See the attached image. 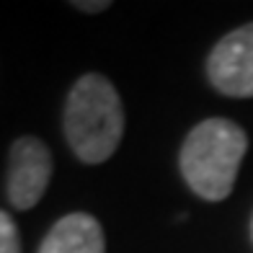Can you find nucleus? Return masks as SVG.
<instances>
[{
	"label": "nucleus",
	"instance_id": "f257e3e1",
	"mask_svg": "<svg viewBox=\"0 0 253 253\" xmlns=\"http://www.w3.org/2000/svg\"><path fill=\"white\" fill-rule=\"evenodd\" d=\"M62 124L78 160L88 166L106 163L124 137V106L111 80L101 73L80 75L67 93Z\"/></svg>",
	"mask_w": 253,
	"mask_h": 253
},
{
	"label": "nucleus",
	"instance_id": "f03ea898",
	"mask_svg": "<svg viewBox=\"0 0 253 253\" xmlns=\"http://www.w3.org/2000/svg\"><path fill=\"white\" fill-rule=\"evenodd\" d=\"M248 150V134L235 122L212 117L186 134L178 153V168L186 186L204 202H222L235 186Z\"/></svg>",
	"mask_w": 253,
	"mask_h": 253
},
{
	"label": "nucleus",
	"instance_id": "7ed1b4c3",
	"mask_svg": "<svg viewBox=\"0 0 253 253\" xmlns=\"http://www.w3.org/2000/svg\"><path fill=\"white\" fill-rule=\"evenodd\" d=\"M207 78L225 96L253 98V24L233 29L207 57Z\"/></svg>",
	"mask_w": 253,
	"mask_h": 253
},
{
	"label": "nucleus",
	"instance_id": "20e7f679",
	"mask_svg": "<svg viewBox=\"0 0 253 253\" xmlns=\"http://www.w3.org/2000/svg\"><path fill=\"white\" fill-rule=\"evenodd\" d=\"M52 178V153L39 137L24 134L8 153V202L16 210L37 207Z\"/></svg>",
	"mask_w": 253,
	"mask_h": 253
},
{
	"label": "nucleus",
	"instance_id": "39448f33",
	"mask_svg": "<svg viewBox=\"0 0 253 253\" xmlns=\"http://www.w3.org/2000/svg\"><path fill=\"white\" fill-rule=\"evenodd\" d=\"M39 253H106L103 227L93 214H65L44 235Z\"/></svg>",
	"mask_w": 253,
	"mask_h": 253
},
{
	"label": "nucleus",
	"instance_id": "423d86ee",
	"mask_svg": "<svg viewBox=\"0 0 253 253\" xmlns=\"http://www.w3.org/2000/svg\"><path fill=\"white\" fill-rule=\"evenodd\" d=\"M0 253H21L18 227L5 212H0Z\"/></svg>",
	"mask_w": 253,
	"mask_h": 253
},
{
	"label": "nucleus",
	"instance_id": "0eeeda50",
	"mask_svg": "<svg viewBox=\"0 0 253 253\" xmlns=\"http://www.w3.org/2000/svg\"><path fill=\"white\" fill-rule=\"evenodd\" d=\"M73 5L80 8V10H85V13H98V10H106L111 3H109V0H96V3H88V0H75Z\"/></svg>",
	"mask_w": 253,
	"mask_h": 253
},
{
	"label": "nucleus",
	"instance_id": "6e6552de",
	"mask_svg": "<svg viewBox=\"0 0 253 253\" xmlns=\"http://www.w3.org/2000/svg\"><path fill=\"white\" fill-rule=\"evenodd\" d=\"M251 235H253V220H251Z\"/></svg>",
	"mask_w": 253,
	"mask_h": 253
}]
</instances>
